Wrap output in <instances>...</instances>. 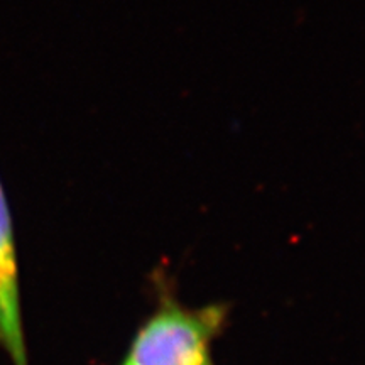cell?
I'll return each mask as SVG.
<instances>
[{
    "instance_id": "cell-2",
    "label": "cell",
    "mask_w": 365,
    "mask_h": 365,
    "mask_svg": "<svg viewBox=\"0 0 365 365\" xmlns=\"http://www.w3.org/2000/svg\"><path fill=\"white\" fill-rule=\"evenodd\" d=\"M0 349L12 365H29L21 308L19 257L9 198L0 180Z\"/></svg>"
},
{
    "instance_id": "cell-1",
    "label": "cell",
    "mask_w": 365,
    "mask_h": 365,
    "mask_svg": "<svg viewBox=\"0 0 365 365\" xmlns=\"http://www.w3.org/2000/svg\"><path fill=\"white\" fill-rule=\"evenodd\" d=\"M225 304L182 307L161 296L137 330L122 365H213L212 345L227 325Z\"/></svg>"
}]
</instances>
